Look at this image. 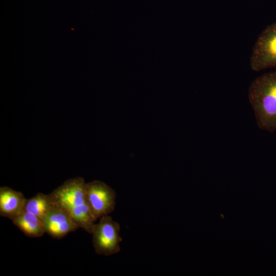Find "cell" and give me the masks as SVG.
Returning <instances> with one entry per match:
<instances>
[{"mask_svg":"<svg viewBox=\"0 0 276 276\" xmlns=\"http://www.w3.org/2000/svg\"><path fill=\"white\" fill-rule=\"evenodd\" d=\"M85 184L82 177L70 178L49 194L55 204L67 212L79 227L91 234L96 220L86 201Z\"/></svg>","mask_w":276,"mask_h":276,"instance_id":"cell-1","label":"cell"},{"mask_svg":"<svg viewBox=\"0 0 276 276\" xmlns=\"http://www.w3.org/2000/svg\"><path fill=\"white\" fill-rule=\"evenodd\" d=\"M248 98L259 128L270 132L275 131L276 71L255 79L249 86Z\"/></svg>","mask_w":276,"mask_h":276,"instance_id":"cell-2","label":"cell"},{"mask_svg":"<svg viewBox=\"0 0 276 276\" xmlns=\"http://www.w3.org/2000/svg\"><path fill=\"white\" fill-rule=\"evenodd\" d=\"M92 241L95 252L100 255L110 256L120 251V225L108 215L100 218L93 228Z\"/></svg>","mask_w":276,"mask_h":276,"instance_id":"cell-3","label":"cell"},{"mask_svg":"<svg viewBox=\"0 0 276 276\" xmlns=\"http://www.w3.org/2000/svg\"><path fill=\"white\" fill-rule=\"evenodd\" d=\"M249 63L251 70L256 72L276 66V22L267 26L259 36Z\"/></svg>","mask_w":276,"mask_h":276,"instance_id":"cell-4","label":"cell"},{"mask_svg":"<svg viewBox=\"0 0 276 276\" xmlns=\"http://www.w3.org/2000/svg\"><path fill=\"white\" fill-rule=\"evenodd\" d=\"M85 189L87 202L96 220L114 211L117 195L112 188L103 181L95 180L86 183Z\"/></svg>","mask_w":276,"mask_h":276,"instance_id":"cell-5","label":"cell"},{"mask_svg":"<svg viewBox=\"0 0 276 276\" xmlns=\"http://www.w3.org/2000/svg\"><path fill=\"white\" fill-rule=\"evenodd\" d=\"M42 222L45 233L54 239H61L79 228L70 215L55 204Z\"/></svg>","mask_w":276,"mask_h":276,"instance_id":"cell-6","label":"cell"},{"mask_svg":"<svg viewBox=\"0 0 276 276\" xmlns=\"http://www.w3.org/2000/svg\"><path fill=\"white\" fill-rule=\"evenodd\" d=\"M27 199L20 192L4 186L0 188V215L12 220L23 211Z\"/></svg>","mask_w":276,"mask_h":276,"instance_id":"cell-7","label":"cell"},{"mask_svg":"<svg viewBox=\"0 0 276 276\" xmlns=\"http://www.w3.org/2000/svg\"><path fill=\"white\" fill-rule=\"evenodd\" d=\"M12 221L28 237H40L45 233L42 221L29 212L23 211Z\"/></svg>","mask_w":276,"mask_h":276,"instance_id":"cell-8","label":"cell"},{"mask_svg":"<svg viewBox=\"0 0 276 276\" xmlns=\"http://www.w3.org/2000/svg\"><path fill=\"white\" fill-rule=\"evenodd\" d=\"M54 205L55 203L50 194L38 193L26 200L24 211L34 214L42 221Z\"/></svg>","mask_w":276,"mask_h":276,"instance_id":"cell-9","label":"cell"}]
</instances>
